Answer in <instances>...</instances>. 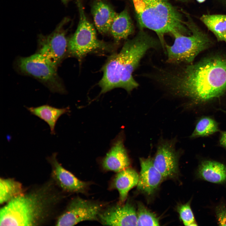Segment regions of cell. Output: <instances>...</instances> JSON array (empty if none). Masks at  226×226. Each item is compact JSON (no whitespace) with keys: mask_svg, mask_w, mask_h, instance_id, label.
Returning <instances> with one entry per match:
<instances>
[{"mask_svg":"<svg viewBox=\"0 0 226 226\" xmlns=\"http://www.w3.org/2000/svg\"><path fill=\"white\" fill-rule=\"evenodd\" d=\"M218 6L226 10V0H213Z\"/></svg>","mask_w":226,"mask_h":226,"instance_id":"cell-27","label":"cell"},{"mask_svg":"<svg viewBox=\"0 0 226 226\" xmlns=\"http://www.w3.org/2000/svg\"><path fill=\"white\" fill-rule=\"evenodd\" d=\"M159 43L143 29L126 41L120 52L110 56L102 68L103 77L98 83L100 94L117 88L130 93L137 88L138 84L132 73L147 51L157 47Z\"/></svg>","mask_w":226,"mask_h":226,"instance_id":"cell-2","label":"cell"},{"mask_svg":"<svg viewBox=\"0 0 226 226\" xmlns=\"http://www.w3.org/2000/svg\"><path fill=\"white\" fill-rule=\"evenodd\" d=\"M179 155L173 141H163L158 146L153 159V164L163 179L173 178L179 173Z\"/></svg>","mask_w":226,"mask_h":226,"instance_id":"cell-10","label":"cell"},{"mask_svg":"<svg viewBox=\"0 0 226 226\" xmlns=\"http://www.w3.org/2000/svg\"><path fill=\"white\" fill-rule=\"evenodd\" d=\"M68 20L65 18L52 33L48 35H40L39 38L38 53L56 69L67 48L66 32L63 27Z\"/></svg>","mask_w":226,"mask_h":226,"instance_id":"cell-8","label":"cell"},{"mask_svg":"<svg viewBox=\"0 0 226 226\" xmlns=\"http://www.w3.org/2000/svg\"><path fill=\"white\" fill-rule=\"evenodd\" d=\"M179 1H181V2H186L187 1H188L189 0H177Z\"/></svg>","mask_w":226,"mask_h":226,"instance_id":"cell-30","label":"cell"},{"mask_svg":"<svg viewBox=\"0 0 226 226\" xmlns=\"http://www.w3.org/2000/svg\"><path fill=\"white\" fill-rule=\"evenodd\" d=\"M138 24L141 29L155 32L164 49L166 34L174 37L179 34L190 35L191 32L178 10L170 0H132Z\"/></svg>","mask_w":226,"mask_h":226,"instance_id":"cell-3","label":"cell"},{"mask_svg":"<svg viewBox=\"0 0 226 226\" xmlns=\"http://www.w3.org/2000/svg\"><path fill=\"white\" fill-rule=\"evenodd\" d=\"M156 80L173 95L191 105L204 104L226 92V58L215 57L172 70L160 69Z\"/></svg>","mask_w":226,"mask_h":226,"instance_id":"cell-1","label":"cell"},{"mask_svg":"<svg viewBox=\"0 0 226 226\" xmlns=\"http://www.w3.org/2000/svg\"><path fill=\"white\" fill-rule=\"evenodd\" d=\"M57 153L48 158L51 164L53 177L58 185L64 190L68 192L85 193L90 184L82 181L64 168L56 159Z\"/></svg>","mask_w":226,"mask_h":226,"instance_id":"cell-12","label":"cell"},{"mask_svg":"<svg viewBox=\"0 0 226 226\" xmlns=\"http://www.w3.org/2000/svg\"><path fill=\"white\" fill-rule=\"evenodd\" d=\"M221 111H222V112H224V113H226V110H223V109H222V110H221Z\"/></svg>","mask_w":226,"mask_h":226,"instance_id":"cell-31","label":"cell"},{"mask_svg":"<svg viewBox=\"0 0 226 226\" xmlns=\"http://www.w3.org/2000/svg\"><path fill=\"white\" fill-rule=\"evenodd\" d=\"M17 66L21 72L40 80L52 91L64 92V88L56 69L38 53L28 57L19 58L17 61Z\"/></svg>","mask_w":226,"mask_h":226,"instance_id":"cell-7","label":"cell"},{"mask_svg":"<svg viewBox=\"0 0 226 226\" xmlns=\"http://www.w3.org/2000/svg\"><path fill=\"white\" fill-rule=\"evenodd\" d=\"M219 144L226 150V131H220Z\"/></svg>","mask_w":226,"mask_h":226,"instance_id":"cell-26","label":"cell"},{"mask_svg":"<svg viewBox=\"0 0 226 226\" xmlns=\"http://www.w3.org/2000/svg\"><path fill=\"white\" fill-rule=\"evenodd\" d=\"M186 15L187 20L186 24L191 34L188 36L177 35L174 36L172 45L165 44L168 63L178 64L182 62H191L211 43L207 35L196 25L189 15L186 14Z\"/></svg>","mask_w":226,"mask_h":226,"instance_id":"cell-5","label":"cell"},{"mask_svg":"<svg viewBox=\"0 0 226 226\" xmlns=\"http://www.w3.org/2000/svg\"><path fill=\"white\" fill-rule=\"evenodd\" d=\"M133 30V23L127 9L125 8L120 13H116L110 30L115 42L127 38Z\"/></svg>","mask_w":226,"mask_h":226,"instance_id":"cell-17","label":"cell"},{"mask_svg":"<svg viewBox=\"0 0 226 226\" xmlns=\"http://www.w3.org/2000/svg\"><path fill=\"white\" fill-rule=\"evenodd\" d=\"M27 109L31 114L37 116L48 125L52 135L56 133L55 126L58 119L62 115L67 112L69 109L68 107L58 108L48 105L27 107Z\"/></svg>","mask_w":226,"mask_h":226,"instance_id":"cell-19","label":"cell"},{"mask_svg":"<svg viewBox=\"0 0 226 226\" xmlns=\"http://www.w3.org/2000/svg\"><path fill=\"white\" fill-rule=\"evenodd\" d=\"M197 2L199 3H202L205 2L206 0H196Z\"/></svg>","mask_w":226,"mask_h":226,"instance_id":"cell-28","label":"cell"},{"mask_svg":"<svg viewBox=\"0 0 226 226\" xmlns=\"http://www.w3.org/2000/svg\"><path fill=\"white\" fill-rule=\"evenodd\" d=\"M200 19L218 40L226 43V14H204Z\"/></svg>","mask_w":226,"mask_h":226,"instance_id":"cell-20","label":"cell"},{"mask_svg":"<svg viewBox=\"0 0 226 226\" xmlns=\"http://www.w3.org/2000/svg\"><path fill=\"white\" fill-rule=\"evenodd\" d=\"M98 220L104 225L137 226V211L128 202L123 205L114 206L102 211Z\"/></svg>","mask_w":226,"mask_h":226,"instance_id":"cell-11","label":"cell"},{"mask_svg":"<svg viewBox=\"0 0 226 226\" xmlns=\"http://www.w3.org/2000/svg\"><path fill=\"white\" fill-rule=\"evenodd\" d=\"M96 28L100 33L110 32V26L116 14L113 8L103 0H95L91 8Z\"/></svg>","mask_w":226,"mask_h":226,"instance_id":"cell-15","label":"cell"},{"mask_svg":"<svg viewBox=\"0 0 226 226\" xmlns=\"http://www.w3.org/2000/svg\"><path fill=\"white\" fill-rule=\"evenodd\" d=\"M137 213V226L159 225V219L155 214L149 210L143 203H138Z\"/></svg>","mask_w":226,"mask_h":226,"instance_id":"cell-23","label":"cell"},{"mask_svg":"<svg viewBox=\"0 0 226 226\" xmlns=\"http://www.w3.org/2000/svg\"><path fill=\"white\" fill-rule=\"evenodd\" d=\"M21 183L11 178H0V203L7 202L23 194Z\"/></svg>","mask_w":226,"mask_h":226,"instance_id":"cell-22","label":"cell"},{"mask_svg":"<svg viewBox=\"0 0 226 226\" xmlns=\"http://www.w3.org/2000/svg\"><path fill=\"white\" fill-rule=\"evenodd\" d=\"M79 20L74 33L68 40L67 49L80 61L87 54L98 50L111 51V45L99 40L95 28L87 19L81 0H77Z\"/></svg>","mask_w":226,"mask_h":226,"instance_id":"cell-6","label":"cell"},{"mask_svg":"<svg viewBox=\"0 0 226 226\" xmlns=\"http://www.w3.org/2000/svg\"><path fill=\"white\" fill-rule=\"evenodd\" d=\"M191 201L180 205L178 208V211L180 219L186 226H197L193 213L190 206Z\"/></svg>","mask_w":226,"mask_h":226,"instance_id":"cell-24","label":"cell"},{"mask_svg":"<svg viewBox=\"0 0 226 226\" xmlns=\"http://www.w3.org/2000/svg\"><path fill=\"white\" fill-rule=\"evenodd\" d=\"M198 173L201 178L210 182L219 184L226 181V167L218 162L202 161L199 166Z\"/></svg>","mask_w":226,"mask_h":226,"instance_id":"cell-18","label":"cell"},{"mask_svg":"<svg viewBox=\"0 0 226 226\" xmlns=\"http://www.w3.org/2000/svg\"><path fill=\"white\" fill-rule=\"evenodd\" d=\"M220 131L219 123L214 118L210 116H203L197 121L190 138L208 137Z\"/></svg>","mask_w":226,"mask_h":226,"instance_id":"cell-21","label":"cell"},{"mask_svg":"<svg viewBox=\"0 0 226 226\" xmlns=\"http://www.w3.org/2000/svg\"><path fill=\"white\" fill-rule=\"evenodd\" d=\"M140 171L137 189L148 195L153 194L164 179L160 172L154 166L153 159L140 158Z\"/></svg>","mask_w":226,"mask_h":226,"instance_id":"cell-13","label":"cell"},{"mask_svg":"<svg viewBox=\"0 0 226 226\" xmlns=\"http://www.w3.org/2000/svg\"><path fill=\"white\" fill-rule=\"evenodd\" d=\"M103 207L98 202L76 197L58 217L56 225L73 226L83 221L98 220Z\"/></svg>","mask_w":226,"mask_h":226,"instance_id":"cell-9","label":"cell"},{"mask_svg":"<svg viewBox=\"0 0 226 226\" xmlns=\"http://www.w3.org/2000/svg\"><path fill=\"white\" fill-rule=\"evenodd\" d=\"M215 212L219 225L226 226V207L223 204L216 207Z\"/></svg>","mask_w":226,"mask_h":226,"instance_id":"cell-25","label":"cell"},{"mask_svg":"<svg viewBox=\"0 0 226 226\" xmlns=\"http://www.w3.org/2000/svg\"><path fill=\"white\" fill-rule=\"evenodd\" d=\"M45 196L40 192L23 193L15 197L0 210V226H33L42 218Z\"/></svg>","mask_w":226,"mask_h":226,"instance_id":"cell-4","label":"cell"},{"mask_svg":"<svg viewBox=\"0 0 226 226\" xmlns=\"http://www.w3.org/2000/svg\"><path fill=\"white\" fill-rule=\"evenodd\" d=\"M64 4H66L69 0H61Z\"/></svg>","mask_w":226,"mask_h":226,"instance_id":"cell-29","label":"cell"},{"mask_svg":"<svg viewBox=\"0 0 226 226\" xmlns=\"http://www.w3.org/2000/svg\"><path fill=\"white\" fill-rule=\"evenodd\" d=\"M139 174L134 169L127 168L117 173L112 183V187L119 193V202L122 204L126 200L130 190L137 186Z\"/></svg>","mask_w":226,"mask_h":226,"instance_id":"cell-16","label":"cell"},{"mask_svg":"<svg viewBox=\"0 0 226 226\" xmlns=\"http://www.w3.org/2000/svg\"><path fill=\"white\" fill-rule=\"evenodd\" d=\"M130 160L124 147L123 138H117L103 159V168L116 172L129 167Z\"/></svg>","mask_w":226,"mask_h":226,"instance_id":"cell-14","label":"cell"}]
</instances>
